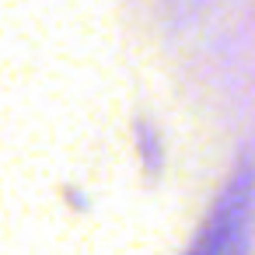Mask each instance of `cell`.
Instances as JSON below:
<instances>
[{
	"label": "cell",
	"mask_w": 255,
	"mask_h": 255,
	"mask_svg": "<svg viewBox=\"0 0 255 255\" xmlns=\"http://www.w3.org/2000/svg\"><path fill=\"white\" fill-rule=\"evenodd\" d=\"M252 199H255V164L241 161L234 168L231 182L224 185V192L217 196V203L196 238V248L189 255H245Z\"/></svg>",
	"instance_id": "6da1fadb"
},
{
	"label": "cell",
	"mask_w": 255,
	"mask_h": 255,
	"mask_svg": "<svg viewBox=\"0 0 255 255\" xmlns=\"http://www.w3.org/2000/svg\"><path fill=\"white\" fill-rule=\"evenodd\" d=\"M136 129H140V150L147 147V164H150V168H157L161 154H157V133H154V126H150V123L143 119V123H140Z\"/></svg>",
	"instance_id": "7a4b0ae2"
}]
</instances>
